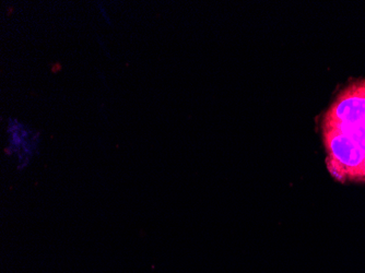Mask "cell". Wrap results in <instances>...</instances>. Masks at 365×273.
<instances>
[{
	"mask_svg": "<svg viewBox=\"0 0 365 273\" xmlns=\"http://www.w3.org/2000/svg\"><path fill=\"white\" fill-rule=\"evenodd\" d=\"M328 168L335 177L365 180V153L348 137L334 129H324Z\"/></svg>",
	"mask_w": 365,
	"mask_h": 273,
	"instance_id": "1",
	"label": "cell"
},
{
	"mask_svg": "<svg viewBox=\"0 0 365 273\" xmlns=\"http://www.w3.org/2000/svg\"><path fill=\"white\" fill-rule=\"evenodd\" d=\"M365 122V82L346 90L330 108L325 123L356 124Z\"/></svg>",
	"mask_w": 365,
	"mask_h": 273,
	"instance_id": "2",
	"label": "cell"
},
{
	"mask_svg": "<svg viewBox=\"0 0 365 273\" xmlns=\"http://www.w3.org/2000/svg\"><path fill=\"white\" fill-rule=\"evenodd\" d=\"M98 43H100V45L102 46V49H104V52H106V55L108 57H110V53L108 52V49L106 48V45H104V43H102V41L98 38Z\"/></svg>",
	"mask_w": 365,
	"mask_h": 273,
	"instance_id": "5",
	"label": "cell"
},
{
	"mask_svg": "<svg viewBox=\"0 0 365 273\" xmlns=\"http://www.w3.org/2000/svg\"><path fill=\"white\" fill-rule=\"evenodd\" d=\"M61 69H63V66H61V63H53L51 66V71H52L53 73H59V71H61Z\"/></svg>",
	"mask_w": 365,
	"mask_h": 273,
	"instance_id": "4",
	"label": "cell"
},
{
	"mask_svg": "<svg viewBox=\"0 0 365 273\" xmlns=\"http://www.w3.org/2000/svg\"><path fill=\"white\" fill-rule=\"evenodd\" d=\"M98 11H100V14H101L102 18H103V21L106 22L108 26H113L112 19H110V14H108V10H106V6L102 3H98Z\"/></svg>",
	"mask_w": 365,
	"mask_h": 273,
	"instance_id": "3",
	"label": "cell"
}]
</instances>
